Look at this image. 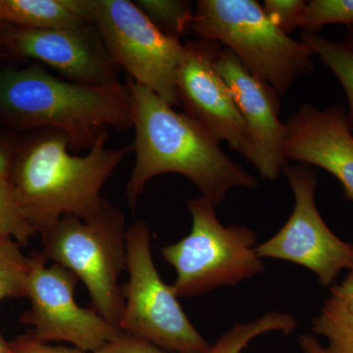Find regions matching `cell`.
Instances as JSON below:
<instances>
[{"label": "cell", "instance_id": "cell-1", "mask_svg": "<svg viewBox=\"0 0 353 353\" xmlns=\"http://www.w3.org/2000/svg\"><path fill=\"white\" fill-rule=\"evenodd\" d=\"M136 162L127 183L126 196L134 209L146 183L166 173L181 174L201 190L214 208L236 188L256 189L259 181L234 163L220 141L201 123L145 85L128 80Z\"/></svg>", "mask_w": 353, "mask_h": 353}, {"label": "cell", "instance_id": "cell-2", "mask_svg": "<svg viewBox=\"0 0 353 353\" xmlns=\"http://www.w3.org/2000/svg\"><path fill=\"white\" fill-rule=\"evenodd\" d=\"M103 132L79 157L70 153L68 139L52 130L20 134L9 181L21 211L41 233L64 216L88 219L97 214L101 190L132 146L106 148Z\"/></svg>", "mask_w": 353, "mask_h": 353}, {"label": "cell", "instance_id": "cell-3", "mask_svg": "<svg viewBox=\"0 0 353 353\" xmlns=\"http://www.w3.org/2000/svg\"><path fill=\"white\" fill-rule=\"evenodd\" d=\"M0 123L11 131L52 130L70 150H90L109 129L132 127L127 85H92L52 75L38 65L0 70Z\"/></svg>", "mask_w": 353, "mask_h": 353}, {"label": "cell", "instance_id": "cell-4", "mask_svg": "<svg viewBox=\"0 0 353 353\" xmlns=\"http://www.w3.org/2000/svg\"><path fill=\"white\" fill-rule=\"evenodd\" d=\"M190 30L231 50L280 95L313 71L310 48L279 29L254 0H199Z\"/></svg>", "mask_w": 353, "mask_h": 353}, {"label": "cell", "instance_id": "cell-5", "mask_svg": "<svg viewBox=\"0 0 353 353\" xmlns=\"http://www.w3.org/2000/svg\"><path fill=\"white\" fill-rule=\"evenodd\" d=\"M127 231L120 209L103 199L92 217L64 216L39 233L44 259L75 274L94 310L117 327L124 305L119 280L126 269Z\"/></svg>", "mask_w": 353, "mask_h": 353}, {"label": "cell", "instance_id": "cell-6", "mask_svg": "<svg viewBox=\"0 0 353 353\" xmlns=\"http://www.w3.org/2000/svg\"><path fill=\"white\" fill-rule=\"evenodd\" d=\"M192 231L161 248L162 257L176 271L172 289L178 297L201 296L216 288L234 285L259 275L263 262L255 252V232L241 225L224 226L204 197L190 199Z\"/></svg>", "mask_w": 353, "mask_h": 353}, {"label": "cell", "instance_id": "cell-7", "mask_svg": "<svg viewBox=\"0 0 353 353\" xmlns=\"http://www.w3.org/2000/svg\"><path fill=\"white\" fill-rule=\"evenodd\" d=\"M77 16L94 26L111 59L130 80L150 88L172 106L180 104L176 71L185 44L160 31L134 2L78 0Z\"/></svg>", "mask_w": 353, "mask_h": 353}, {"label": "cell", "instance_id": "cell-8", "mask_svg": "<svg viewBox=\"0 0 353 353\" xmlns=\"http://www.w3.org/2000/svg\"><path fill=\"white\" fill-rule=\"evenodd\" d=\"M126 270L122 313L118 327L124 333L175 353H205L211 345L178 301L172 285L158 273L152 252V234L145 221L128 228Z\"/></svg>", "mask_w": 353, "mask_h": 353}, {"label": "cell", "instance_id": "cell-9", "mask_svg": "<svg viewBox=\"0 0 353 353\" xmlns=\"http://www.w3.org/2000/svg\"><path fill=\"white\" fill-rule=\"evenodd\" d=\"M284 173L296 204L284 227L255 248L260 259L285 260L312 272L319 284L331 288L341 272L353 269V243L341 240L316 205L317 178L303 165L288 166Z\"/></svg>", "mask_w": 353, "mask_h": 353}, {"label": "cell", "instance_id": "cell-10", "mask_svg": "<svg viewBox=\"0 0 353 353\" xmlns=\"http://www.w3.org/2000/svg\"><path fill=\"white\" fill-rule=\"evenodd\" d=\"M30 261L27 297L31 307L20 321L32 327L37 338L46 343L65 341L92 353L122 332L94 309L76 303L75 274L53 262L48 266L41 252H32Z\"/></svg>", "mask_w": 353, "mask_h": 353}, {"label": "cell", "instance_id": "cell-11", "mask_svg": "<svg viewBox=\"0 0 353 353\" xmlns=\"http://www.w3.org/2000/svg\"><path fill=\"white\" fill-rule=\"evenodd\" d=\"M221 50V44L209 39L185 44L176 71L179 102L185 114L252 163L254 152L250 132L216 68Z\"/></svg>", "mask_w": 353, "mask_h": 353}, {"label": "cell", "instance_id": "cell-12", "mask_svg": "<svg viewBox=\"0 0 353 353\" xmlns=\"http://www.w3.org/2000/svg\"><path fill=\"white\" fill-rule=\"evenodd\" d=\"M3 50L48 65L72 82L92 85L120 83L118 66L92 25L43 30L13 27Z\"/></svg>", "mask_w": 353, "mask_h": 353}, {"label": "cell", "instance_id": "cell-13", "mask_svg": "<svg viewBox=\"0 0 353 353\" xmlns=\"http://www.w3.org/2000/svg\"><path fill=\"white\" fill-rule=\"evenodd\" d=\"M216 68L233 97L252 138V164L265 180L275 181L289 166L285 154V123L280 120L279 94L250 73L231 50L222 48Z\"/></svg>", "mask_w": 353, "mask_h": 353}, {"label": "cell", "instance_id": "cell-14", "mask_svg": "<svg viewBox=\"0 0 353 353\" xmlns=\"http://www.w3.org/2000/svg\"><path fill=\"white\" fill-rule=\"evenodd\" d=\"M288 160L324 169L343 185L353 202V132L343 104L321 110L304 104L285 121Z\"/></svg>", "mask_w": 353, "mask_h": 353}, {"label": "cell", "instance_id": "cell-15", "mask_svg": "<svg viewBox=\"0 0 353 353\" xmlns=\"http://www.w3.org/2000/svg\"><path fill=\"white\" fill-rule=\"evenodd\" d=\"M311 330L325 339L329 353H353V269L345 280L332 285Z\"/></svg>", "mask_w": 353, "mask_h": 353}, {"label": "cell", "instance_id": "cell-16", "mask_svg": "<svg viewBox=\"0 0 353 353\" xmlns=\"http://www.w3.org/2000/svg\"><path fill=\"white\" fill-rule=\"evenodd\" d=\"M0 21L21 29H54L88 24L62 0H0Z\"/></svg>", "mask_w": 353, "mask_h": 353}, {"label": "cell", "instance_id": "cell-17", "mask_svg": "<svg viewBox=\"0 0 353 353\" xmlns=\"http://www.w3.org/2000/svg\"><path fill=\"white\" fill-rule=\"evenodd\" d=\"M347 28L345 39L341 41H331L312 32H304L303 41L334 74L345 90L347 120L353 132V26Z\"/></svg>", "mask_w": 353, "mask_h": 353}, {"label": "cell", "instance_id": "cell-18", "mask_svg": "<svg viewBox=\"0 0 353 353\" xmlns=\"http://www.w3.org/2000/svg\"><path fill=\"white\" fill-rule=\"evenodd\" d=\"M297 322L294 316L287 313L272 311L252 322L234 325L226 334L211 345L205 353H241L248 343L270 332L292 334L296 329Z\"/></svg>", "mask_w": 353, "mask_h": 353}, {"label": "cell", "instance_id": "cell-19", "mask_svg": "<svg viewBox=\"0 0 353 353\" xmlns=\"http://www.w3.org/2000/svg\"><path fill=\"white\" fill-rule=\"evenodd\" d=\"M18 241L0 238V303L6 299L27 297L31 261Z\"/></svg>", "mask_w": 353, "mask_h": 353}, {"label": "cell", "instance_id": "cell-20", "mask_svg": "<svg viewBox=\"0 0 353 353\" xmlns=\"http://www.w3.org/2000/svg\"><path fill=\"white\" fill-rule=\"evenodd\" d=\"M136 6L160 31L180 39L189 31L194 9L192 4L180 0H137Z\"/></svg>", "mask_w": 353, "mask_h": 353}, {"label": "cell", "instance_id": "cell-21", "mask_svg": "<svg viewBox=\"0 0 353 353\" xmlns=\"http://www.w3.org/2000/svg\"><path fill=\"white\" fill-rule=\"evenodd\" d=\"M36 234L21 211L10 181L0 176V238H11L27 245Z\"/></svg>", "mask_w": 353, "mask_h": 353}, {"label": "cell", "instance_id": "cell-22", "mask_svg": "<svg viewBox=\"0 0 353 353\" xmlns=\"http://www.w3.org/2000/svg\"><path fill=\"white\" fill-rule=\"evenodd\" d=\"M353 26V0H312L306 3L301 28L304 32L318 34L324 26Z\"/></svg>", "mask_w": 353, "mask_h": 353}, {"label": "cell", "instance_id": "cell-23", "mask_svg": "<svg viewBox=\"0 0 353 353\" xmlns=\"http://www.w3.org/2000/svg\"><path fill=\"white\" fill-rule=\"evenodd\" d=\"M306 3L303 0H265L262 7L272 22L289 34L301 28Z\"/></svg>", "mask_w": 353, "mask_h": 353}, {"label": "cell", "instance_id": "cell-24", "mask_svg": "<svg viewBox=\"0 0 353 353\" xmlns=\"http://www.w3.org/2000/svg\"><path fill=\"white\" fill-rule=\"evenodd\" d=\"M92 353H175L153 345L150 341L121 332Z\"/></svg>", "mask_w": 353, "mask_h": 353}, {"label": "cell", "instance_id": "cell-25", "mask_svg": "<svg viewBox=\"0 0 353 353\" xmlns=\"http://www.w3.org/2000/svg\"><path fill=\"white\" fill-rule=\"evenodd\" d=\"M9 345L12 353H90L75 347L51 345L37 338L31 330L9 341Z\"/></svg>", "mask_w": 353, "mask_h": 353}, {"label": "cell", "instance_id": "cell-26", "mask_svg": "<svg viewBox=\"0 0 353 353\" xmlns=\"http://www.w3.org/2000/svg\"><path fill=\"white\" fill-rule=\"evenodd\" d=\"M20 134L7 128H0V176L8 178L12 167Z\"/></svg>", "mask_w": 353, "mask_h": 353}, {"label": "cell", "instance_id": "cell-27", "mask_svg": "<svg viewBox=\"0 0 353 353\" xmlns=\"http://www.w3.org/2000/svg\"><path fill=\"white\" fill-rule=\"evenodd\" d=\"M299 345L303 353H329L314 334H301L299 336Z\"/></svg>", "mask_w": 353, "mask_h": 353}, {"label": "cell", "instance_id": "cell-28", "mask_svg": "<svg viewBox=\"0 0 353 353\" xmlns=\"http://www.w3.org/2000/svg\"><path fill=\"white\" fill-rule=\"evenodd\" d=\"M13 26L6 24L0 21V50H3L8 43L9 36L12 31Z\"/></svg>", "mask_w": 353, "mask_h": 353}, {"label": "cell", "instance_id": "cell-29", "mask_svg": "<svg viewBox=\"0 0 353 353\" xmlns=\"http://www.w3.org/2000/svg\"><path fill=\"white\" fill-rule=\"evenodd\" d=\"M0 353H12L11 352V348L8 341L4 340L1 332H0Z\"/></svg>", "mask_w": 353, "mask_h": 353}]
</instances>
